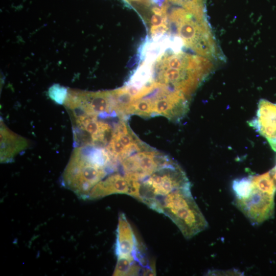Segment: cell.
Listing matches in <instances>:
<instances>
[{
    "label": "cell",
    "instance_id": "obj_5",
    "mask_svg": "<svg viewBox=\"0 0 276 276\" xmlns=\"http://www.w3.org/2000/svg\"><path fill=\"white\" fill-rule=\"evenodd\" d=\"M109 175L108 172L88 160L79 147L72 152L62 175L65 187L86 199L91 189Z\"/></svg>",
    "mask_w": 276,
    "mask_h": 276
},
{
    "label": "cell",
    "instance_id": "obj_8",
    "mask_svg": "<svg viewBox=\"0 0 276 276\" xmlns=\"http://www.w3.org/2000/svg\"><path fill=\"white\" fill-rule=\"evenodd\" d=\"M139 182L132 181L121 172L109 175L90 191L86 199L100 198L114 194H124L135 198Z\"/></svg>",
    "mask_w": 276,
    "mask_h": 276
},
{
    "label": "cell",
    "instance_id": "obj_10",
    "mask_svg": "<svg viewBox=\"0 0 276 276\" xmlns=\"http://www.w3.org/2000/svg\"><path fill=\"white\" fill-rule=\"evenodd\" d=\"M27 140L13 133L1 121V161L10 162L20 152L27 148Z\"/></svg>",
    "mask_w": 276,
    "mask_h": 276
},
{
    "label": "cell",
    "instance_id": "obj_6",
    "mask_svg": "<svg viewBox=\"0 0 276 276\" xmlns=\"http://www.w3.org/2000/svg\"><path fill=\"white\" fill-rule=\"evenodd\" d=\"M274 195L252 186L246 198H235L234 204L254 225H258L272 218L274 212Z\"/></svg>",
    "mask_w": 276,
    "mask_h": 276
},
{
    "label": "cell",
    "instance_id": "obj_2",
    "mask_svg": "<svg viewBox=\"0 0 276 276\" xmlns=\"http://www.w3.org/2000/svg\"><path fill=\"white\" fill-rule=\"evenodd\" d=\"M169 26L183 47L212 60L219 51L205 15L194 14L183 8L173 9L168 15Z\"/></svg>",
    "mask_w": 276,
    "mask_h": 276
},
{
    "label": "cell",
    "instance_id": "obj_3",
    "mask_svg": "<svg viewBox=\"0 0 276 276\" xmlns=\"http://www.w3.org/2000/svg\"><path fill=\"white\" fill-rule=\"evenodd\" d=\"M154 210L168 217L186 239L193 237L208 226L192 196L191 186L170 193L159 201Z\"/></svg>",
    "mask_w": 276,
    "mask_h": 276
},
{
    "label": "cell",
    "instance_id": "obj_9",
    "mask_svg": "<svg viewBox=\"0 0 276 276\" xmlns=\"http://www.w3.org/2000/svg\"><path fill=\"white\" fill-rule=\"evenodd\" d=\"M248 124L268 142L276 140V104L261 99L256 116Z\"/></svg>",
    "mask_w": 276,
    "mask_h": 276
},
{
    "label": "cell",
    "instance_id": "obj_7",
    "mask_svg": "<svg viewBox=\"0 0 276 276\" xmlns=\"http://www.w3.org/2000/svg\"><path fill=\"white\" fill-rule=\"evenodd\" d=\"M132 227L123 213L119 215L115 252L117 257H132L148 266Z\"/></svg>",
    "mask_w": 276,
    "mask_h": 276
},
{
    "label": "cell",
    "instance_id": "obj_14",
    "mask_svg": "<svg viewBox=\"0 0 276 276\" xmlns=\"http://www.w3.org/2000/svg\"><path fill=\"white\" fill-rule=\"evenodd\" d=\"M269 173L276 186V165L269 171Z\"/></svg>",
    "mask_w": 276,
    "mask_h": 276
},
{
    "label": "cell",
    "instance_id": "obj_16",
    "mask_svg": "<svg viewBox=\"0 0 276 276\" xmlns=\"http://www.w3.org/2000/svg\"><path fill=\"white\" fill-rule=\"evenodd\" d=\"M129 1H139V2H147L148 0H129Z\"/></svg>",
    "mask_w": 276,
    "mask_h": 276
},
{
    "label": "cell",
    "instance_id": "obj_13",
    "mask_svg": "<svg viewBox=\"0 0 276 276\" xmlns=\"http://www.w3.org/2000/svg\"><path fill=\"white\" fill-rule=\"evenodd\" d=\"M49 96L56 103L63 104L65 101L66 90L59 85H54L49 90Z\"/></svg>",
    "mask_w": 276,
    "mask_h": 276
},
{
    "label": "cell",
    "instance_id": "obj_1",
    "mask_svg": "<svg viewBox=\"0 0 276 276\" xmlns=\"http://www.w3.org/2000/svg\"><path fill=\"white\" fill-rule=\"evenodd\" d=\"M151 63L153 81L189 101L213 67L210 59L171 48L167 51L166 49Z\"/></svg>",
    "mask_w": 276,
    "mask_h": 276
},
{
    "label": "cell",
    "instance_id": "obj_12",
    "mask_svg": "<svg viewBox=\"0 0 276 276\" xmlns=\"http://www.w3.org/2000/svg\"><path fill=\"white\" fill-rule=\"evenodd\" d=\"M232 189L236 198H247L252 191L251 176L234 179L232 182Z\"/></svg>",
    "mask_w": 276,
    "mask_h": 276
},
{
    "label": "cell",
    "instance_id": "obj_15",
    "mask_svg": "<svg viewBox=\"0 0 276 276\" xmlns=\"http://www.w3.org/2000/svg\"><path fill=\"white\" fill-rule=\"evenodd\" d=\"M269 143L272 149L274 151H276V140L269 142Z\"/></svg>",
    "mask_w": 276,
    "mask_h": 276
},
{
    "label": "cell",
    "instance_id": "obj_11",
    "mask_svg": "<svg viewBox=\"0 0 276 276\" xmlns=\"http://www.w3.org/2000/svg\"><path fill=\"white\" fill-rule=\"evenodd\" d=\"M168 7L166 4L152 8L150 20V34L153 41H158L169 30Z\"/></svg>",
    "mask_w": 276,
    "mask_h": 276
},
{
    "label": "cell",
    "instance_id": "obj_4",
    "mask_svg": "<svg viewBox=\"0 0 276 276\" xmlns=\"http://www.w3.org/2000/svg\"><path fill=\"white\" fill-rule=\"evenodd\" d=\"M191 183L181 167L174 160L139 182L135 198L154 210L164 197Z\"/></svg>",
    "mask_w": 276,
    "mask_h": 276
}]
</instances>
